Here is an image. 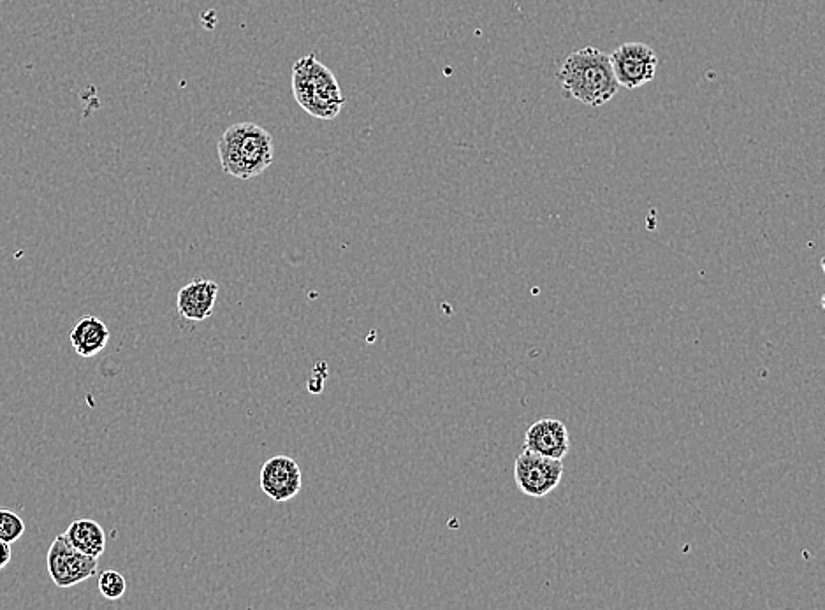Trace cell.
<instances>
[{
	"mask_svg": "<svg viewBox=\"0 0 825 610\" xmlns=\"http://www.w3.org/2000/svg\"><path fill=\"white\" fill-rule=\"evenodd\" d=\"M46 567L57 588H73L97 574L99 558L76 551L64 535H59L48 549Z\"/></svg>",
	"mask_w": 825,
	"mask_h": 610,
	"instance_id": "5b68a950",
	"label": "cell"
},
{
	"mask_svg": "<svg viewBox=\"0 0 825 610\" xmlns=\"http://www.w3.org/2000/svg\"><path fill=\"white\" fill-rule=\"evenodd\" d=\"M301 470L293 458L273 456L261 470V489L273 502H289L301 491Z\"/></svg>",
	"mask_w": 825,
	"mask_h": 610,
	"instance_id": "52a82bcc",
	"label": "cell"
},
{
	"mask_svg": "<svg viewBox=\"0 0 825 610\" xmlns=\"http://www.w3.org/2000/svg\"><path fill=\"white\" fill-rule=\"evenodd\" d=\"M558 81L570 97L593 108L604 106L620 90L609 55L593 46L572 51L563 60Z\"/></svg>",
	"mask_w": 825,
	"mask_h": 610,
	"instance_id": "6da1fadb",
	"label": "cell"
},
{
	"mask_svg": "<svg viewBox=\"0 0 825 610\" xmlns=\"http://www.w3.org/2000/svg\"><path fill=\"white\" fill-rule=\"evenodd\" d=\"M293 95L310 117L319 120H333L345 106L335 74L315 55H307L294 64Z\"/></svg>",
	"mask_w": 825,
	"mask_h": 610,
	"instance_id": "3957f363",
	"label": "cell"
},
{
	"mask_svg": "<svg viewBox=\"0 0 825 610\" xmlns=\"http://www.w3.org/2000/svg\"><path fill=\"white\" fill-rule=\"evenodd\" d=\"M609 59L618 85L627 90L643 87L657 74V53L648 44H621L618 50L609 55Z\"/></svg>",
	"mask_w": 825,
	"mask_h": 610,
	"instance_id": "8992f818",
	"label": "cell"
},
{
	"mask_svg": "<svg viewBox=\"0 0 825 610\" xmlns=\"http://www.w3.org/2000/svg\"><path fill=\"white\" fill-rule=\"evenodd\" d=\"M219 296V285L212 280H194L178 292V312L183 319L203 322L212 317Z\"/></svg>",
	"mask_w": 825,
	"mask_h": 610,
	"instance_id": "9c48e42d",
	"label": "cell"
},
{
	"mask_svg": "<svg viewBox=\"0 0 825 610\" xmlns=\"http://www.w3.org/2000/svg\"><path fill=\"white\" fill-rule=\"evenodd\" d=\"M64 537L76 551L83 552L92 558H99L106 551V533H104L103 526L92 519L73 521L69 524Z\"/></svg>",
	"mask_w": 825,
	"mask_h": 610,
	"instance_id": "8fae6325",
	"label": "cell"
},
{
	"mask_svg": "<svg viewBox=\"0 0 825 610\" xmlns=\"http://www.w3.org/2000/svg\"><path fill=\"white\" fill-rule=\"evenodd\" d=\"M25 533V523L16 512L0 509V538L8 544H15Z\"/></svg>",
	"mask_w": 825,
	"mask_h": 610,
	"instance_id": "4fadbf2b",
	"label": "cell"
},
{
	"mask_svg": "<svg viewBox=\"0 0 825 610\" xmlns=\"http://www.w3.org/2000/svg\"><path fill=\"white\" fill-rule=\"evenodd\" d=\"M110 336V329L103 320L97 319L94 315H87L71 329L69 342L78 356L94 357L106 349Z\"/></svg>",
	"mask_w": 825,
	"mask_h": 610,
	"instance_id": "30bf717a",
	"label": "cell"
},
{
	"mask_svg": "<svg viewBox=\"0 0 825 610\" xmlns=\"http://www.w3.org/2000/svg\"><path fill=\"white\" fill-rule=\"evenodd\" d=\"M11 556H13L11 544L4 542V540L0 538V570L8 565L9 561H11Z\"/></svg>",
	"mask_w": 825,
	"mask_h": 610,
	"instance_id": "5bb4252c",
	"label": "cell"
},
{
	"mask_svg": "<svg viewBox=\"0 0 825 610\" xmlns=\"http://www.w3.org/2000/svg\"><path fill=\"white\" fill-rule=\"evenodd\" d=\"M97 586L106 600H120L127 591V581L117 570H104L103 574L99 575Z\"/></svg>",
	"mask_w": 825,
	"mask_h": 610,
	"instance_id": "7c38bea8",
	"label": "cell"
},
{
	"mask_svg": "<svg viewBox=\"0 0 825 610\" xmlns=\"http://www.w3.org/2000/svg\"><path fill=\"white\" fill-rule=\"evenodd\" d=\"M217 150L224 173L238 180L263 175L275 157L271 132L252 122L231 125L222 134Z\"/></svg>",
	"mask_w": 825,
	"mask_h": 610,
	"instance_id": "7a4b0ae2",
	"label": "cell"
},
{
	"mask_svg": "<svg viewBox=\"0 0 825 610\" xmlns=\"http://www.w3.org/2000/svg\"><path fill=\"white\" fill-rule=\"evenodd\" d=\"M525 449L546 458L563 459L570 449L569 429L558 419H541L526 429Z\"/></svg>",
	"mask_w": 825,
	"mask_h": 610,
	"instance_id": "ba28073f",
	"label": "cell"
},
{
	"mask_svg": "<svg viewBox=\"0 0 825 610\" xmlns=\"http://www.w3.org/2000/svg\"><path fill=\"white\" fill-rule=\"evenodd\" d=\"M562 479V459L546 458L525 449L514 463L516 486L530 498H546L560 486Z\"/></svg>",
	"mask_w": 825,
	"mask_h": 610,
	"instance_id": "277c9868",
	"label": "cell"
}]
</instances>
